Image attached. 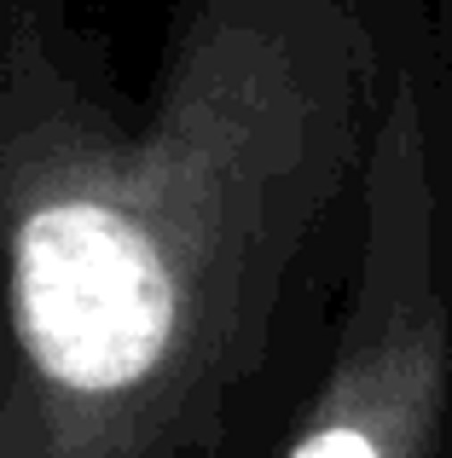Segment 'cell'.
<instances>
[{
	"instance_id": "cell-1",
	"label": "cell",
	"mask_w": 452,
	"mask_h": 458,
	"mask_svg": "<svg viewBox=\"0 0 452 458\" xmlns=\"http://www.w3.org/2000/svg\"><path fill=\"white\" fill-rule=\"evenodd\" d=\"M249 18L186 41L146 140H76L41 157L6 221V319L41 429L70 458L146 453L197 394L221 313L244 296V186L232 163L279 128V53ZM53 453V458H58Z\"/></svg>"
},
{
	"instance_id": "cell-2",
	"label": "cell",
	"mask_w": 452,
	"mask_h": 458,
	"mask_svg": "<svg viewBox=\"0 0 452 458\" xmlns=\"http://www.w3.org/2000/svg\"><path fill=\"white\" fill-rule=\"evenodd\" d=\"M430 191H423L418 99L395 93L377 151V238L365 308L337 371L284 458H430L447 412V313L430 291Z\"/></svg>"
}]
</instances>
